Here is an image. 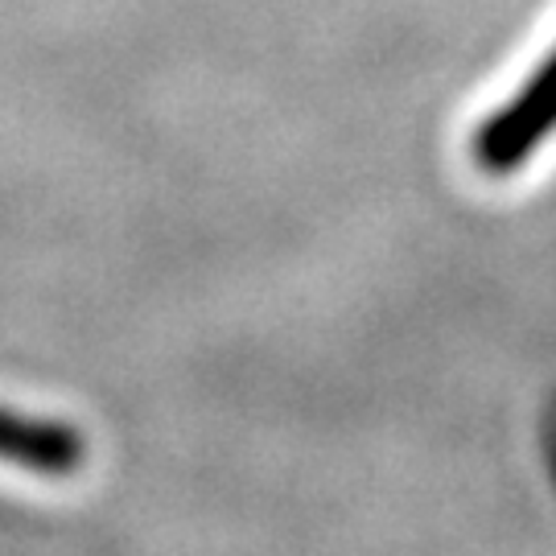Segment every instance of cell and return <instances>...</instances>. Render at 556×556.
Segmentation results:
<instances>
[{"mask_svg":"<svg viewBox=\"0 0 556 556\" xmlns=\"http://www.w3.org/2000/svg\"><path fill=\"white\" fill-rule=\"evenodd\" d=\"M556 132V50L511 100L475 132V161L482 174H516Z\"/></svg>","mask_w":556,"mask_h":556,"instance_id":"cell-1","label":"cell"},{"mask_svg":"<svg viewBox=\"0 0 556 556\" xmlns=\"http://www.w3.org/2000/svg\"><path fill=\"white\" fill-rule=\"evenodd\" d=\"M0 462L50 478L75 475L83 466V438L59 420L21 417L0 408Z\"/></svg>","mask_w":556,"mask_h":556,"instance_id":"cell-2","label":"cell"}]
</instances>
